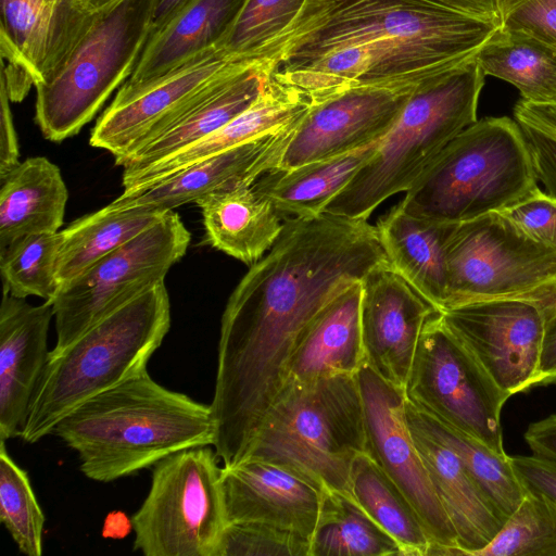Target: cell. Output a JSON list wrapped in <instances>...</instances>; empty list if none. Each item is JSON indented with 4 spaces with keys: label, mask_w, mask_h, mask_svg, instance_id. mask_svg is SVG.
<instances>
[{
    "label": "cell",
    "mask_w": 556,
    "mask_h": 556,
    "mask_svg": "<svg viewBox=\"0 0 556 556\" xmlns=\"http://www.w3.org/2000/svg\"><path fill=\"white\" fill-rule=\"evenodd\" d=\"M387 265L377 227L366 219L327 213L288 218L225 306L211 403L217 430L253 439L314 319L348 287Z\"/></svg>",
    "instance_id": "obj_1"
},
{
    "label": "cell",
    "mask_w": 556,
    "mask_h": 556,
    "mask_svg": "<svg viewBox=\"0 0 556 556\" xmlns=\"http://www.w3.org/2000/svg\"><path fill=\"white\" fill-rule=\"evenodd\" d=\"M51 434L74 450L79 469L111 482L189 447L213 445L211 404L172 391L148 370L80 403Z\"/></svg>",
    "instance_id": "obj_2"
},
{
    "label": "cell",
    "mask_w": 556,
    "mask_h": 556,
    "mask_svg": "<svg viewBox=\"0 0 556 556\" xmlns=\"http://www.w3.org/2000/svg\"><path fill=\"white\" fill-rule=\"evenodd\" d=\"M501 20L426 0H308L278 67L305 63L342 46L384 41L446 68L475 59Z\"/></svg>",
    "instance_id": "obj_3"
},
{
    "label": "cell",
    "mask_w": 556,
    "mask_h": 556,
    "mask_svg": "<svg viewBox=\"0 0 556 556\" xmlns=\"http://www.w3.org/2000/svg\"><path fill=\"white\" fill-rule=\"evenodd\" d=\"M170 328V303L159 283L110 313L49 359L21 438L36 443L84 401L147 369Z\"/></svg>",
    "instance_id": "obj_4"
},
{
    "label": "cell",
    "mask_w": 556,
    "mask_h": 556,
    "mask_svg": "<svg viewBox=\"0 0 556 556\" xmlns=\"http://www.w3.org/2000/svg\"><path fill=\"white\" fill-rule=\"evenodd\" d=\"M485 75L476 58L419 83L374 155L323 213L368 219L406 192L444 147L475 123Z\"/></svg>",
    "instance_id": "obj_5"
},
{
    "label": "cell",
    "mask_w": 556,
    "mask_h": 556,
    "mask_svg": "<svg viewBox=\"0 0 556 556\" xmlns=\"http://www.w3.org/2000/svg\"><path fill=\"white\" fill-rule=\"evenodd\" d=\"M536 187L518 123L483 117L444 147L399 204L420 217L458 224L503 211Z\"/></svg>",
    "instance_id": "obj_6"
},
{
    "label": "cell",
    "mask_w": 556,
    "mask_h": 556,
    "mask_svg": "<svg viewBox=\"0 0 556 556\" xmlns=\"http://www.w3.org/2000/svg\"><path fill=\"white\" fill-rule=\"evenodd\" d=\"M366 452L357 376L337 375L287 383L265 416L247 458L287 465L327 491L351 495L353 463Z\"/></svg>",
    "instance_id": "obj_7"
},
{
    "label": "cell",
    "mask_w": 556,
    "mask_h": 556,
    "mask_svg": "<svg viewBox=\"0 0 556 556\" xmlns=\"http://www.w3.org/2000/svg\"><path fill=\"white\" fill-rule=\"evenodd\" d=\"M154 0H119L97 17L54 74L36 88L35 121L54 142L75 136L135 70Z\"/></svg>",
    "instance_id": "obj_8"
},
{
    "label": "cell",
    "mask_w": 556,
    "mask_h": 556,
    "mask_svg": "<svg viewBox=\"0 0 556 556\" xmlns=\"http://www.w3.org/2000/svg\"><path fill=\"white\" fill-rule=\"evenodd\" d=\"M218 457L211 445L153 466L150 490L131 517L134 549L146 556H215L227 526Z\"/></svg>",
    "instance_id": "obj_9"
},
{
    "label": "cell",
    "mask_w": 556,
    "mask_h": 556,
    "mask_svg": "<svg viewBox=\"0 0 556 556\" xmlns=\"http://www.w3.org/2000/svg\"><path fill=\"white\" fill-rule=\"evenodd\" d=\"M446 271L445 309L500 298L539 302L556 286V250L531 239L502 211L492 212L455 225Z\"/></svg>",
    "instance_id": "obj_10"
},
{
    "label": "cell",
    "mask_w": 556,
    "mask_h": 556,
    "mask_svg": "<svg viewBox=\"0 0 556 556\" xmlns=\"http://www.w3.org/2000/svg\"><path fill=\"white\" fill-rule=\"evenodd\" d=\"M191 235L180 216L163 217L62 286L53 306L59 353L97 321L136 296L164 282L169 268L186 254Z\"/></svg>",
    "instance_id": "obj_11"
},
{
    "label": "cell",
    "mask_w": 556,
    "mask_h": 556,
    "mask_svg": "<svg viewBox=\"0 0 556 556\" xmlns=\"http://www.w3.org/2000/svg\"><path fill=\"white\" fill-rule=\"evenodd\" d=\"M404 392L418 409L506 454L501 412L509 397L448 330L440 312L425 324Z\"/></svg>",
    "instance_id": "obj_12"
},
{
    "label": "cell",
    "mask_w": 556,
    "mask_h": 556,
    "mask_svg": "<svg viewBox=\"0 0 556 556\" xmlns=\"http://www.w3.org/2000/svg\"><path fill=\"white\" fill-rule=\"evenodd\" d=\"M356 376L365 414L367 453L417 511L431 543L428 556H457L456 532L407 425L405 392L380 378L366 363Z\"/></svg>",
    "instance_id": "obj_13"
},
{
    "label": "cell",
    "mask_w": 556,
    "mask_h": 556,
    "mask_svg": "<svg viewBox=\"0 0 556 556\" xmlns=\"http://www.w3.org/2000/svg\"><path fill=\"white\" fill-rule=\"evenodd\" d=\"M440 314L448 330L508 397L539 387L544 323L535 300H481Z\"/></svg>",
    "instance_id": "obj_14"
},
{
    "label": "cell",
    "mask_w": 556,
    "mask_h": 556,
    "mask_svg": "<svg viewBox=\"0 0 556 556\" xmlns=\"http://www.w3.org/2000/svg\"><path fill=\"white\" fill-rule=\"evenodd\" d=\"M239 60L243 59L212 48L154 80L130 88L121 86L92 128L90 144L113 154L115 163L129 156Z\"/></svg>",
    "instance_id": "obj_15"
},
{
    "label": "cell",
    "mask_w": 556,
    "mask_h": 556,
    "mask_svg": "<svg viewBox=\"0 0 556 556\" xmlns=\"http://www.w3.org/2000/svg\"><path fill=\"white\" fill-rule=\"evenodd\" d=\"M417 85L359 86L315 101L299 122L276 172L380 141Z\"/></svg>",
    "instance_id": "obj_16"
},
{
    "label": "cell",
    "mask_w": 556,
    "mask_h": 556,
    "mask_svg": "<svg viewBox=\"0 0 556 556\" xmlns=\"http://www.w3.org/2000/svg\"><path fill=\"white\" fill-rule=\"evenodd\" d=\"M438 311L389 265L362 280L361 328L365 363L405 391L425 324Z\"/></svg>",
    "instance_id": "obj_17"
},
{
    "label": "cell",
    "mask_w": 556,
    "mask_h": 556,
    "mask_svg": "<svg viewBox=\"0 0 556 556\" xmlns=\"http://www.w3.org/2000/svg\"><path fill=\"white\" fill-rule=\"evenodd\" d=\"M220 482L228 522H261L309 540L326 490L295 469L249 457L222 467Z\"/></svg>",
    "instance_id": "obj_18"
},
{
    "label": "cell",
    "mask_w": 556,
    "mask_h": 556,
    "mask_svg": "<svg viewBox=\"0 0 556 556\" xmlns=\"http://www.w3.org/2000/svg\"><path fill=\"white\" fill-rule=\"evenodd\" d=\"M301 119L192 163L144 189L123 192L108 205L115 210L142 207L168 212L216 191L254 185L277 170Z\"/></svg>",
    "instance_id": "obj_19"
},
{
    "label": "cell",
    "mask_w": 556,
    "mask_h": 556,
    "mask_svg": "<svg viewBox=\"0 0 556 556\" xmlns=\"http://www.w3.org/2000/svg\"><path fill=\"white\" fill-rule=\"evenodd\" d=\"M96 17L71 20L42 0H0V53L8 61L1 79L10 100L22 101L31 86L47 81Z\"/></svg>",
    "instance_id": "obj_20"
},
{
    "label": "cell",
    "mask_w": 556,
    "mask_h": 556,
    "mask_svg": "<svg viewBox=\"0 0 556 556\" xmlns=\"http://www.w3.org/2000/svg\"><path fill=\"white\" fill-rule=\"evenodd\" d=\"M282 56L278 53L233 63L155 138L115 163L123 167V176L149 167L229 123L257 99Z\"/></svg>",
    "instance_id": "obj_21"
},
{
    "label": "cell",
    "mask_w": 556,
    "mask_h": 556,
    "mask_svg": "<svg viewBox=\"0 0 556 556\" xmlns=\"http://www.w3.org/2000/svg\"><path fill=\"white\" fill-rule=\"evenodd\" d=\"M50 301L31 305L2 293L0 306V441L21 437L49 359Z\"/></svg>",
    "instance_id": "obj_22"
},
{
    "label": "cell",
    "mask_w": 556,
    "mask_h": 556,
    "mask_svg": "<svg viewBox=\"0 0 556 556\" xmlns=\"http://www.w3.org/2000/svg\"><path fill=\"white\" fill-rule=\"evenodd\" d=\"M311 94L287 83L275 72L257 99L229 123L193 144L123 176L124 192H135L192 163L229 150L302 118L314 104Z\"/></svg>",
    "instance_id": "obj_23"
},
{
    "label": "cell",
    "mask_w": 556,
    "mask_h": 556,
    "mask_svg": "<svg viewBox=\"0 0 556 556\" xmlns=\"http://www.w3.org/2000/svg\"><path fill=\"white\" fill-rule=\"evenodd\" d=\"M455 225L410 214L400 204L376 225L390 267L440 313L446 307V243Z\"/></svg>",
    "instance_id": "obj_24"
},
{
    "label": "cell",
    "mask_w": 556,
    "mask_h": 556,
    "mask_svg": "<svg viewBox=\"0 0 556 556\" xmlns=\"http://www.w3.org/2000/svg\"><path fill=\"white\" fill-rule=\"evenodd\" d=\"M247 0H189L162 28L149 35L123 87L165 75L195 55L217 48L230 33Z\"/></svg>",
    "instance_id": "obj_25"
},
{
    "label": "cell",
    "mask_w": 556,
    "mask_h": 556,
    "mask_svg": "<svg viewBox=\"0 0 556 556\" xmlns=\"http://www.w3.org/2000/svg\"><path fill=\"white\" fill-rule=\"evenodd\" d=\"M407 425L438 498L456 532L457 556H473L492 541L504 519L452 450Z\"/></svg>",
    "instance_id": "obj_26"
},
{
    "label": "cell",
    "mask_w": 556,
    "mask_h": 556,
    "mask_svg": "<svg viewBox=\"0 0 556 556\" xmlns=\"http://www.w3.org/2000/svg\"><path fill=\"white\" fill-rule=\"evenodd\" d=\"M361 300L362 281H358L338 294L318 314L290 359L287 383L357 374L365 363Z\"/></svg>",
    "instance_id": "obj_27"
},
{
    "label": "cell",
    "mask_w": 556,
    "mask_h": 556,
    "mask_svg": "<svg viewBox=\"0 0 556 556\" xmlns=\"http://www.w3.org/2000/svg\"><path fill=\"white\" fill-rule=\"evenodd\" d=\"M195 203L210 244L250 266L269 251L283 228L282 216L255 185L216 191Z\"/></svg>",
    "instance_id": "obj_28"
},
{
    "label": "cell",
    "mask_w": 556,
    "mask_h": 556,
    "mask_svg": "<svg viewBox=\"0 0 556 556\" xmlns=\"http://www.w3.org/2000/svg\"><path fill=\"white\" fill-rule=\"evenodd\" d=\"M0 182V250L25 236L60 231L68 192L54 163L28 157Z\"/></svg>",
    "instance_id": "obj_29"
},
{
    "label": "cell",
    "mask_w": 556,
    "mask_h": 556,
    "mask_svg": "<svg viewBox=\"0 0 556 556\" xmlns=\"http://www.w3.org/2000/svg\"><path fill=\"white\" fill-rule=\"evenodd\" d=\"M380 141L289 170L267 174L254 185L273 202L281 216L289 218L317 216L323 214L329 201L374 155Z\"/></svg>",
    "instance_id": "obj_30"
},
{
    "label": "cell",
    "mask_w": 556,
    "mask_h": 556,
    "mask_svg": "<svg viewBox=\"0 0 556 556\" xmlns=\"http://www.w3.org/2000/svg\"><path fill=\"white\" fill-rule=\"evenodd\" d=\"M165 213L142 207L115 210L106 205L74 220L61 230L63 241L56 268L59 289L157 223Z\"/></svg>",
    "instance_id": "obj_31"
},
{
    "label": "cell",
    "mask_w": 556,
    "mask_h": 556,
    "mask_svg": "<svg viewBox=\"0 0 556 556\" xmlns=\"http://www.w3.org/2000/svg\"><path fill=\"white\" fill-rule=\"evenodd\" d=\"M406 420L452 450L505 520L527 493L509 456L498 454L466 432L422 412L406 400Z\"/></svg>",
    "instance_id": "obj_32"
},
{
    "label": "cell",
    "mask_w": 556,
    "mask_h": 556,
    "mask_svg": "<svg viewBox=\"0 0 556 556\" xmlns=\"http://www.w3.org/2000/svg\"><path fill=\"white\" fill-rule=\"evenodd\" d=\"M484 75L509 83L521 99L556 102V48L532 36L500 29L476 55Z\"/></svg>",
    "instance_id": "obj_33"
},
{
    "label": "cell",
    "mask_w": 556,
    "mask_h": 556,
    "mask_svg": "<svg viewBox=\"0 0 556 556\" xmlns=\"http://www.w3.org/2000/svg\"><path fill=\"white\" fill-rule=\"evenodd\" d=\"M350 489L353 498L397 542L404 555L428 556L431 543L417 511L367 452L353 463Z\"/></svg>",
    "instance_id": "obj_34"
},
{
    "label": "cell",
    "mask_w": 556,
    "mask_h": 556,
    "mask_svg": "<svg viewBox=\"0 0 556 556\" xmlns=\"http://www.w3.org/2000/svg\"><path fill=\"white\" fill-rule=\"evenodd\" d=\"M402 555L397 542L359 504L338 491H327L311 540V556Z\"/></svg>",
    "instance_id": "obj_35"
},
{
    "label": "cell",
    "mask_w": 556,
    "mask_h": 556,
    "mask_svg": "<svg viewBox=\"0 0 556 556\" xmlns=\"http://www.w3.org/2000/svg\"><path fill=\"white\" fill-rule=\"evenodd\" d=\"M62 241L60 230L25 236L0 250L3 292L51 301L59 290L56 268Z\"/></svg>",
    "instance_id": "obj_36"
},
{
    "label": "cell",
    "mask_w": 556,
    "mask_h": 556,
    "mask_svg": "<svg viewBox=\"0 0 556 556\" xmlns=\"http://www.w3.org/2000/svg\"><path fill=\"white\" fill-rule=\"evenodd\" d=\"M473 556H556V500L528 490L492 541Z\"/></svg>",
    "instance_id": "obj_37"
},
{
    "label": "cell",
    "mask_w": 556,
    "mask_h": 556,
    "mask_svg": "<svg viewBox=\"0 0 556 556\" xmlns=\"http://www.w3.org/2000/svg\"><path fill=\"white\" fill-rule=\"evenodd\" d=\"M0 521L21 553L41 556L45 515L27 471L9 455L0 441Z\"/></svg>",
    "instance_id": "obj_38"
},
{
    "label": "cell",
    "mask_w": 556,
    "mask_h": 556,
    "mask_svg": "<svg viewBox=\"0 0 556 556\" xmlns=\"http://www.w3.org/2000/svg\"><path fill=\"white\" fill-rule=\"evenodd\" d=\"M308 0H247L230 33L217 47L236 59L269 56L270 42L296 21Z\"/></svg>",
    "instance_id": "obj_39"
},
{
    "label": "cell",
    "mask_w": 556,
    "mask_h": 556,
    "mask_svg": "<svg viewBox=\"0 0 556 556\" xmlns=\"http://www.w3.org/2000/svg\"><path fill=\"white\" fill-rule=\"evenodd\" d=\"M215 556H311V540L261 522H228Z\"/></svg>",
    "instance_id": "obj_40"
},
{
    "label": "cell",
    "mask_w": 556,
    "mask_h": 556,
    "mask_svg": "<svg viewBox=\"0 0 556 556\" xmlns=\"http://www.w3.org/2000/svg\"><path fill=\"white\" fill-rule=\"evenodd\" d=\"M514 117L526 138L538 180L556 198V102L520 99Z\"/></svg>",
    "instance_id": "obj_41"
},
{
    "label": "cell",
    "mask_w": 556,
    "mask_h": 556,
    "mask_svg": "<svg viewBox=\"0 0 556 556\" xmlns=\"http://www.w3.org/2000/svg\"><path fill=\"white\" fill-rule=\"evenodd\" d=\"M527 236L556 250V198L539 187L502 211Z\"/></svg>",
    "instance_id": "obj_42"
},
{
    "label": "cell",
    "mask_w": 556,
    "mask_h": 556,
    "mask_svg": "<svg viewBox=\"0 0 556 556\" xmlns=\"http://www.w3.org/2000/svg\"><path fill=\"white\" fill-rule=\"evenodd\" d=\"M501 28L532 36L556 48V0H503Z\"/></svg>",
    "instance_id": "obj_43"
},
{
    "label": "cell",
    "mask_w": 556,
    "mask_h": 556,
    "mask_svg": "<svg viewBox=\"0 0 556 556\" xmlns=\"http://www.w3.org/2000/svg\"><path fill=\"white\" fill-rule=\"evenodd\" d=\"M510 464L528 490L542 492L556 500V465L533 455L509 456Z\"/></svg>",
    "instance_id": "obj_44"
},
{
    "label": "cell",
    "mask_w": 556,
    "mask_h": 556,
    "mask_svg": "<svg viewBox=\"0 0 556 556\" xmlns=\"http://www.w3.org/2000/svg\"><path fill=\"white\" fill-rule=\"evenodd\" d=\"M538 303L544 323L539 366V387H541L556 383V292L547 300Z\"/></svg>",
    "instance_id": "obj_45"
},
{
    "label": "cell",
    "mask_w": 556,
    "mask_h": 556,
    "mask_svg": "<svg viewBox=\"0 0 556 556\" xmlns=\"http://www.w3.org/2000/svg\"><path fill=\"white\" fill-rule=\"evenodd\" d=\"M10 97L1 79L0 91V179L15 168L20 162V147L10 109Z\"/></svg>",
    "instance_id": "obj_46"
},
{
    "label": "cell",
    "mask_w": 556,
    "mask_h": 556,
    "mask_svg": "<svg viewBox=\"0 0 556 556\" xmlns=\"http://www.w3.org/2000/svg\"><path fill=\"white\" fill-rule=\"evenodd\" d=\"M523 439L531 455L556 465V414L531 422Z\"/></svg>",
    "instance_id": "obj_47"
},
{
    "label": "cell",
    "mask_w": 556,
    "mask_h": 556,
    "mask_svg": "<svg viewBox=\"0 0 556 556\" xmlns=\"http://www.w3.org/2000/svg\"><path fill=\"white\" fill-rule=\"evenodd\" d=\"M453 10L501 20L503 0H426Z\"/></svg>",
    "instance_id": "obj_48"
},
{
    "label": "cell",
    "mask_w": 556,
    "mask_h": 556,
    "mask_svg": "<svg viewBox=\"0 0 556 556\" xmlns=\"http://www.w3.org/2000/svg\"><path fill=\"white\" fill-rule=\"evenodd\" d=\"M61 15L76 21H90L98 12L91 11L85 0H42Z\"/></svg>",
    "instance_id": "obj_49"
},
{
    "label": "cell",
    "mask_w": 556,
    "mask_h": 556,
    "mask_svg": "<svg viewBox=\"0 0 556 556\" xmlns=\"http://www.w3.org/2000/svg\"><path fill=\"white\" fill-rule=\"evenodd\" d=\"M189 0H154L150 34L162 28Z\"/></svg>",
    "instance_id": "obj_50"
},
{
    "label": "cell",
    "mask_w": 556,
    "mask_h": 556,
    "mask_svg": "<svg viewBox=\"0 0 556 556\" xmlns=\"http://www.w3.org/2000/svg\"><path fill=\"white\" fill-rule=\"evenodd\" d=\"M118 1L119 0H85L88 8L93 12L105 10Z\"/></svg>",
    "instance_id": "obj_51"
}]
</instances>
